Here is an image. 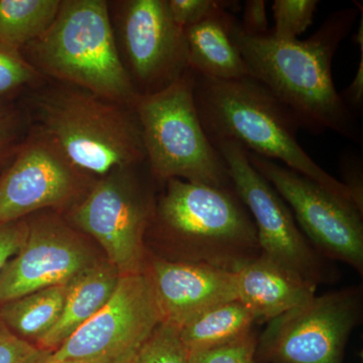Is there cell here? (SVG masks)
I'll return each mask as SVG.
<instances>
[{
  "label": "cell",
  "instance_id": "6da1fadb",
  "mask_svg": "<svg viewBox=\"0 0 363 363\" xmlns=\"http://www.w3.org/2000/svg\"><path fill=\"white\" fill-rule=\"evenodd\" d=\"M355 6L357 9L332 13L305 40L286 43L269 35L252 37L242 32L236 18L230 35L250 77L285 105L301 130L312 135L333 131L362 145L360 124L336 90L332 77L334 56L359 14Z\"/></svg>",
  "mask_w": 363,
  "mask_h": 363
},
{
  "label": "cell",
  "instance_id": "7a4b0ae2",
  "mask_svg": "<svg viewBox=\"0 0 363 363\" xmlns=\"http://www.w3.org/2000/svg\"><path fill=\"white\" fill-rule=\"evenodd\" d=\"M196 108L212 145L240 143L247 152L272 160L355 204L341 181L324 171L298 143L301 130L290 111L250 76L216 80L196 75Z\"/></svg>",
  "mask_w": 363,
  "mask_h": 363
},
{
  "label": "cell",
  "instance_id": "3957f363",
  "mask_svg": "<svg viewBox=\"0 0 363 363\" xmlns=\"http://www.w3.org/2000/svg\"><path fill=\"white\" fill-rule=\"evenodd\" d=\"M149 231L169 247L164 259L171 262L238 272L262 253L252 215L234 188L167 181Z\"/></svg>",
  "mask_w": 363,
  "mask_h": 363
},
{
  "label": "cell",
  "instance_id": "277c9868",
  "mask_svg": "<svg viewBox=\"0 0 363 363\" xmlns=\"http://www.w3.org/2000/svg\"><path fill=\"white\" fill-rule=\"evenodd\" d=\"M23 50L44 77L128 107L140 95L119 54L104 0L61 1L51 26Z\"/></svg>",
  "mask_w": 363,
  "mask_h": 363
},
{
  "label": "cell",
  "instance_id": "5b68a950",
  "mask_svg": "<svg viewBox=\"0 0 363 363\" xmlns=\"http://www.w3.org/2000/svg\"><path fill=\"white\" fill-rule=\"evenodd\" d=\"M37 130L87 175L105 177L145 162L142 131L133 107L64 85L33 99Z\"/></svg>",
  "mask_w": 363,
  "mask_h": 363
},
{
  "label": "cell",
  "instance_id": "8992f818",
  "mask_svg": "<svg viewBox=\"0 0 363 363\" xmlns=\"http://www.w3.org/2000/svg\"><path fill=\"white\" fill-rule=\"evenodd\" d=\"M196 74L188 69L168 87L138 95L133 104L145 162L157 181L171 179L233 188L225 161L203 130L194 99Z\"/></svg>",
  "mask_w": 363,
  "mask_h": 363
},
{
  "label": "cell",
  "instance_id": "52a82bcc",
  "mask_svg": "<svg viewBox=\"0 0 363 363\" xmlns=\"http://www.w3.org/2000/svg\"><path fill=\"white\" fill-rule=\"evenodd\" d=\"M362 286L315 295L267 322L257 337V363H344L351 333L362 323Z\"/></svg>",
  "mask_w": 363,
  "mask_h": 363
},
{
  "label": "cell",
  "instance_id": "ba28073f",
  "mask_svg": "<svg viewBox=\"0 0 363 363\" xmlns=\"http://www.w3.org/2000/svg\"><path fill=\"white\" fill-rule=\"evenodd\" d=\"M214 147L225 161L236 194L252 215L262 255L313 286L335 281L337 271L329 264L331 260L312 247L283 198L250 164L247 150L234 142Z\"/></svg>",
  "mask_w": 363,
  "mask_h": 363
},
{
  "label": "cell",
  "instance_id": "9c48e42d",
  "mask_svg": "<svg viewBox=\"0 0 363 363\" xmlns=\"http://www.w3.org/2000/svg\"><path fill=\"white\" fill-rule=\"evenodd\" d=\"M140 164L102 177L72 211L74 223L100 243L121 276L140 274L147 264L145 233L156 200L136 173Z\"/></svg>",
  "mask_w": 363,
  "mask_h": 363
},
{
  "label": "cell",
  "instance_id": "30bf717a",
  "mask_svg": "<svg viewBox=\"0 0 363 363\" xmlns=\"http://www.w3.org/2000/svg\"><path fill=\"white\" fill-rule=\"evenodd\" d=\"M162 321L147 272L121 276L107 304L39 363H125Z\"/></svg>",
  "mask_w": 363,
  "mask_h": 363
},
{
  "label": "cell",
  "instance_id": "8fae6325",
  "mask_svg": "<svg viewBox=\"0 0 363 363\" xmlns=\"http://www.w3.org/2000/svg\"><path fill=\"white\" fill-rule=\"evenodd\" d=\"M250 164L290 208L306 238L322 257L363 274L362 212L316 182L247 152Z\"/></svg>",
  "mask_w": 363,
  "mask_h": 363
},
{
  "label": "cell",
  "instance_id": "7c38bea8",
  "mask_svg": "<svg viewBox=\"0 0 363 363\" xmlns=\"http://www.w3.org/2000/svg\"><path fill=\"white\" fill-rule=\"evenodd\" d=\"M87 176L49 136L35 128L0 176V223L69 204L80 196Z\"/></svg>",
  "mask_w": 363,
  "mask_h": 363
},
{
  "label": "cell",
  "instance_id": "4fadbf2b",
  "mask_svg": "<svg viewBox=\"0 0 363 363\" xmlns=\"http://www.w3.org/2000/svg\"><path fill=\"white\" fill-rule=\"evenodd\" d=\"M119 37L138 94L168 87L188 70L185 32L167 0H128L119 11Z\"/></svg>",
  "mask_w": 363,
  "mask_h": 363
},
{
  "label": "cell",
  "instance_id": "5bb4252c",
  "mask_svg": "<svg viewBox=\"0 0 363 363\" xmlns=\"http://www.w3.org/2000/svg\"><path fill=\"white\" fill-rule=\"evenodd\" d=\"M94 264L89 250L70 229L52 220L33 222L20 252L0 272V305L69 284Z\"/></svg>",
  "mask_w": 363,
  "mask_h": 363
},
{
  "label": "cell",
  "instance_id": "9a60e30c",
  "mask_svg": "<svg viewBox=\"0 0 363 363\" xmlns=\"http://www.w3.org/2000/svg\"><path fill=\"white\" fill-rule=\"evenodd\" d=\"M149 276L162 321L182 328L215 306L238 300L236 272L213 267L147 257Z\"/></svg>",
  "mask_w": 363,
  "mask_h": 363
},
{
  "label": "cell",
  "instance_id": "2e32d148",
  "mask_svg": "<svg viewBox=\"0 0 363 363\" xmlns=\"http://www.w3.org/2000/svg\"><path fill=\"white\" fill-rule=\"evenodd\" d=\"M236 290L257 322H269L314 297L317 286L260 253L236 272Z\"/></svg>",
  "mask_w": 363,
  "mask_h": 363
},
{
  "label": "cell",
  "instance_id": "e0dca14e",
  "mask_svg": "<svg viewBox=\"0 0 363 363\" xmlns=\"http://www.w3.org/2000/svg\"><path fill=\"white\" fill-rule=\"evenodd\" d=\"M121 274L108 262H96L69 283L63 311L58 322L39 343L54 351L107 304L116 290Z\"/></svg>",
  "mask_w": 363,
  "mask_h": 363
},
{
  "label": "cell",
  "instance_id": "ac0fdd59",
  "mask_svg": "<svg viewBox=\"0 0 363 363\" xmlns=\"http://www.w3.org/2000/svg\"><path fill=\"white\" fill-rule=\"evenodd\" d=\"M233 13H226L185 28L188 68L201 77L234 80L250 73L230 35Z\"/></svg>",
  "mask_w": 363,
  "mask_h": 363
},
{
  "label": "cell",
  "instance_id": "d6986e66",
  "mask_svg": "<svg viewBox=\"0 0 363 363\" xmlns=\"http://www.w3.org/2000/svg\"><path fill=\"white\" fill-rule=\"evenodd\" d=\"M68 289L69 284L50 286L0 305V322L37 345L58 322Z\"/></svg>",
  "mask_w": 363,
  "mask_h": 363
},
{
  "label": "cell",
  "instance_id": "ffe728a7",
  "mask_svg": "<svg viewBox=\"0 0 363 363\" xmlns=\"http://www.w3.org/2000/svg\"><path fill=\"white\" fill-rule=\"evenodd\" d=\"M255 322L250 310L233 300L193 318L180 329L181 339L189 353L213 350L247 335Z\"/></svg>",
  "mask_w": 363,
  "mask_h": 363
},
{
  "label": "cell",
  "instance_id": "44dd1931",
  "mask_svg": "<svg viewBox=\"0 0 363 363\" xmlns=\"http://www.w3.org/2000/svg\"><path fill=\"white\" fill-rule=\"evenodd\" d=\"M61 0H0V44L23 51L51 26Z\"/></svg>",
  "mask_w": 363,
  "mask_h": 363
},
{
  "label": "cell",
  "instance_id": "7402d4cb",
  "mask_svg": "<svg viewBox=\"0 0 363 363\" xmlns=\"http://www.w3.org/2000/svg\"><path fill=\"white\" fill-rule=\"evenodd\" d=\"M125 363H189V352L182 341L180 328L162 321Z\"/></svg>",
  "mask_w": 363,
  "mask_h": 363
},
{
  "label": "cell",
  "instance_id": "603a6c76",
  "mask_svg": "<svg viewBox=\"0 0 363 363\" xmlns=\"http://www.w3.org/2000/svg\"><path fill=\"white\" fill-rule=\"evenodd\" d=\"M318 0H274V26L269 35L279 42H295L312 25Z\"/></svg>",
  "mask_w": 363,
  "mask_h": 363
},
{
  "label": "cell",
  "instance_id": "cb8c5ba5",
  "mask_svg": "<svg viewBox=\"0 0 363 363\" xmlns=\"http://www.w3.org/2000/svg\"><path fill=\"white\" fill-rule=\"evenodd\" d=\"M44 78L23 52L0 44V99H6L23 88L40 85Z\"/></svg>",
  "mask_w": 363,
  "mask_h": 363
},
{
  "label": "cell",
  "instance_id": "d4e9b609",
  "mask_svg": "<svg viewBox=\"0 0 363 363\" xmlns=\"http://www.w3.org/2000/svg\"><path fill=\"white\" fill-rule=\"evenodd\" d=\"M169 13L177 26L185 30L189 26L217 18L240 9L235 0H167Z\"/></svg>",
  "mask_w": 363,
  "mask_h": 363
},
{
  "label": "cell",
  "instance_id": "484cf974",
  "mask_svg": "<svg viewBox=\"0 0 363 363\" xmlns=\"http://www.w3.org/2000/svg\"><path fill=\"white\" fill-rule=\"evenodd\" d=\"M28 117L11 102L0 99V167L11 161L28 138Z\"/></svg>",
  "mask_w": 363,
  "mask_h": 363
},
{
  "label": "cell",
  "instance_id": "4316f807",
  "mask_svg": "<svg viewBox=\"0 0 363 363\" xmlns=\"http://www.w3.org/2000/svg\"><path fill=\"white\" fill-rule=\"evenodd\" d=\"M257 336L252 331L213 350L189 353V363H257Z\"/></svg>",
  "mask_w": 363,
  "mask_h": 363
},
{
  "label": "cell",
  "instance_id": "83f0119b",
  "mask_svg": "<svg viewBox=\"0 0 363 363\" xmlns=\"http://www.w3.org/2000/svg\"><path fill=\"white\" fill-rule=\"evenodd\" d=\"M49 353L18 337L0 322V363H39Z\"/></svg>",
  "mask_w": 363,
  "mask_h": 363
},
{
  "label": "cell",
  "instance_id": "f1b7e54d",
  "mask_svg": "<svg viewBox=\"0 0 363 363\" xmlns=\"http://www.w3.org/2000/svg\"><path fill=\"white\" fill-rule=\"evenodd\" d=\"M28 224L18 220L0 223V272L16 255L28 235Z\"/></svg>",
  "mask_w": 363,
  "mask_h": 363
},
{
  "label": "cell",
  "instance_id": "f546056e",
  "mask_svg": "<svg viewBox=\"0 0 363 363\" xmlns=\"http://www.w3.org/2000/svg\"><path fill=\"white\" fill-rule=\"evenodd\" d=\"M240 28L243 33L252 37H267L269 21L267 16V2L264 0H247L243 4L242 23Z\"/></svg>",
  "mask_w": 363,
  "mask_h": 363
},
{
  "label": "cell",
  "instance_id": "4dcf8cb0",
  "mask_svg": "<svg viewBox=\"0 0 363 363\" xmlns=\"http://www.w3.org/2000/svg\"><path fill=\"white\" fill-rule=\"evenodd\" d=\"M360 26L357 33L353 35V40L360 47V61L357 74L347 89L341 93V97L346 105L354 113V111L362 109L363 104V9L360 4Z\"/></svg>",
  "mask_w": 363,
  "mask_h": 363
},
{
  "label": "cell",
  "instance_id": "1f68e13d",
  "mask_svg": "<svg viewBox=\"0 0 363 363\" xmlns=\"http://www.w3.org/2000/svg\"><path fill=\"white\" fill-rule=\"evenodd\" d=\"M342 183L350 191L355 204L363 211L362 164L359 157L350 154L341 157Z\"/></svg>",
  "mask_w": 363,
  "mask_h": 363
},
{
  "label": "cell",
  "instance_id": "d6a6232c",
  "mask_svg": "<svg viewBox=\"0 0 363 363\" xmlns=\"http://www.w3.org/2000/svg\"><path fill=\"white\" fill-rule=\"evenodd\" d=\"M55 363H88V362H72V360H67V362H59Z\"/></svg>",
  "mask_w": 363,
  "mask_h": 363
}]
</instances>
